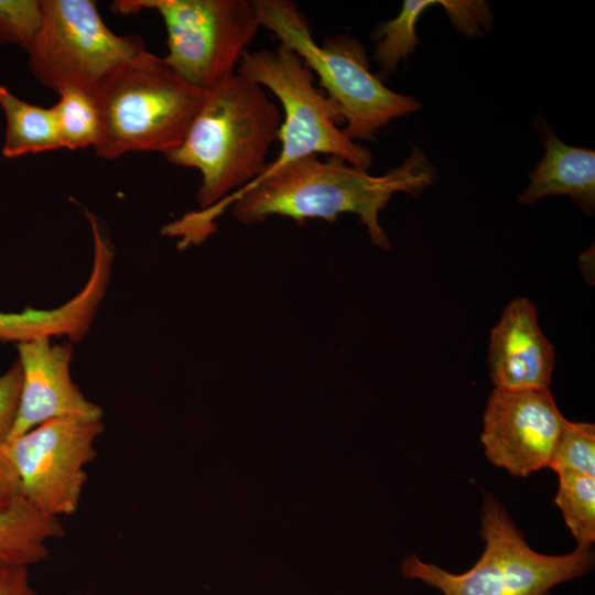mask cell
Instances as JSON below:
<instances>
[{"instance_id": "obj_11", "label": "cell", "mask_w": 595, "mask_h": 595, "mask_svg": "<svg viewBox=\"0 0 595 595\" xmlns=\"http://www.w3.org/2000/svg\"><path fill=\"white\" fill-rule=\"evenodd\" d=\"M22 386L17 415L6 440H13L48 420L102 419V410L85 398L71 377L73 346L39 337L17 344Z\"/></svg>"}, {"instance_id": "obj_4", "label": "cell", "mask_w": 595, "mask_h": 595, "mask_svg": "<svg viewBox=\"0 0 595 595\" xmlns=\"http://www.w3.org/2000/svg\"><path fill=\"white\" fill-rule=\"evenodd\" d=\"M256 6L261 26L317 75L320 88L349 139L374 140L391 120L421 107L415 98L391 90L371 73L366 50L357 40L342 34L320 45L305 15L292 1L256 0Z\"/></svg>"}, {"instance_id": "obj_15", "label": "cell", "mask_w": 595, "mask_h": 595, "mask_svg": "<svg viewBox=\"0 0 595 595\" xmlns=\"http://www.w3.org/2000/svg\"><path fill=\"white\" fill-rule=\"evenodd\" d=\"M64 534L60 518L39 511L22 495L0 507V561L36 564L47 559V542Z\"/></svg>"}, {"instance_id": "obj_5", "label": "cell", "mask_w": 595, "mask_h": 595, "mask_svg": "<svg viewBox=\"0 0 595 595\" xmlns=\"http://www.w3.org/2000/svg\"><path fill=\"white\" fill-rule=\"evenodd\" d=\"M482 537L484 552L464 573L445 571L411 554L403 560L402 574L444 595H545L552 587L584 575L594 565L591 548L576 547L562 555L532 550L491 496L484 504Z\"/></svg>"}, {"instance_id": "obj_24", "label": "cell", "mask_w": 595, "mask_h": 595, "mask_svg": "<svg viewBox=\"0 0 595 595\" xmlns=\"http://www.w3.org/2000/svg\"><path fill=\"white\" fill-rule=\"evenodd\" d=\"M21 495L19 478L6 444L0 445V507Z\"/></svg>"}, {"instance_id": "obj_18", "label": "cell", "mask_w": 595, "mask_h": 595, "mask_svg": "<svg viewBox=\"0 0 595 595\" xmlns=\"http://www.w3.org/2000/svg\"><path fill=\"white\" fill-rule=\"evenodd\" d=\"M52 107L62 148L68 150L95 147L99 134V116L93 95L65 88Z\"/></svg>"}, {"instance_id": "obj_6", "label": "cell", "mask_w": 595, "mask_h": 595, "mask_svg": "<svg viewBox=\"0 0 595 595\" xmlns=\"http://www.w3.org/2000/svg\"><path fill=\"white\" fill-rule=\"evenodd\" d=\"M111 9L121 14L155 10L167 33L164 61L206 93L237 73L261 26L256 0H119Z\"/></svg>"}, {"instance_id": "obj_12", "label": "cell", "mask_w": 595, "mask_h": 595, "mask_svg": "<svg viewBox=\"0 0 595 595\" xmlns=\"http://www.w3.org/2000/svg\"><path fill=\"white\" fill-rule=\"evenodd\" d=\"M488 363L495 389L549 388L555 366L554 348L529 299H515L505 307L490 333Z\"/></svg>"}, {"instance_id": "obj_17", "label": "cell", "mask_w": 595, "mask_h": 595, "mask_svg": "<svg viewBox=\"0 0 595 595\" xmlns=\"http://www.w3.org/2000/svg\"><path fill=\"white\" fill-rule=\"evenodd\" d=\"M554 499L577 547L591 548L595 540V477L561 472Z\"/></svg>"}, {"instance_id": "obj_3", "label": "cell", "mask_w": 595, "mask_h": 595, "mask_svg": "<svg viewBox=\"0 0 595 595\" xmlns=\"http://www.w3.org/2000/svg\"><path fill=\"white\" fill-rule=\"evenodd\" d=\"M205 97L206 91L147 50L112 71L94 95L99 116L97 155L106 160L130 152L167 155L183 142Z\"/></svg>"}, {"instance_id": "obj_22", "label": "cell", "mask_w": 595, "mask_h": 595, "mask_svg": "<svg viewBox=\"0 0 595 595\" xmlns=\"http://www.w3.org/2000/svg\"><path fill=\"white\" fill-rule=\"evenodd\" d=\"M22 386V370L19 360L0 375V445H2L13 425Z\"/></svg>"}, {"instance_id": "obj_1", "label": "cell", "mask_w": 595, "mask_h": 595, "mask_svg": "<svg viewBox=\"0 0 595 595\" xmlns=\"http://www.w3.org/2000/svg\"><path fill=\"white\" fill-rule=\"evenodd\" d=\"M434 178V167L419 149H413L399 166L377 176L337 156L321 160L309 155L258 177L213 208L184 215L183 225L191 236L204 240L213 231V220L228 206L246 225L273 215L296 223L315 218L332 223L343 213H353L359 216L372 244L387 250L391 242L380 226L379 213L394 193L416 194Z\"/></svg>"}, {"instance_id": "obj_21", "label": "cell", "mask_w": 595, "mask_h": 595, "mask_svg": "<svg viewBox=\"0 0 595 595\" xmlns=\"http://www.w3.org/2000/svg\"><path fill=\"white\" fill-rule=\"evenodd\" d=\"M41 23V0H0V45H17L28 52Z\"/></svg>"}, {"instance_id": "obj_20", "label": "cell", "mask_w": 595, "mask_h": 595, "mask_svg": "<svg viewBox=\"0 0 595 595\" xmlns=\"http://www.w3.org/2000/svg\"><path fill=\"white\" fill-rule=\"evenodd\" d=\"M549 468L558 474L570 470L595 477V425L567 421Z\"/></svg>"}, {"instance_id": "obj_14", "label": "cell", "mask_w": 595, "mask_h": 595, "mask_svg": "<svg viewBox=\"0 0 595 595\" xmlns=\"http://www.w3.org/2000/svg\"><path fill=\"white\" fill-rule=\"evenodd\" d=\"M544 155L530 174L519 202L532 204L545 196H569L585 213L595 207V152L563 143L543 122L539 127Z\"/></svg>"}, {"instance_id": "obj_19", "label": "cell", "mask_w": 595, "mask_h": 595, "mask_svg": "<svg viewBox=\"0 0 595 595\" xmlns=\"http://www.w3.org/2000/svg\"><path fill=\"white\" fill-rule=\"evenodd\" d=\"M443 0H405L401 11L392 20L385 21L376 29L374 35L378 39L374 60L382 72L390 75L400 61L404 60L419 43L415 24L422 12Z\"/></svg>"}, {"instance_id": "obj_13", "label": "cell", "mask_w": 595, "mask_h": 595, "mask_svg": "<svg viewBox=\"0 0 595 595\" xmlns=\"http://www.w3.org/2000/svg\"><path fill=\"white\" fill-rule=\"evenodd\" d=\"M113 261V247L105 237L94 238V261L85 286L65 304L52 310L26 307L20 313L0 312V342L22 343L39 337L66 336L80 342L105 296Z\"/></svg>"}, {"instance_id": "obj_9", "label": "cell", "mask_w": 595, "mask_h": 595, "mask_svg": "<svg viewBox=\"0 0 595 595\" xmlns=\"http://www.w3.org/2000/svg\"><path fill=\"white\" fill-rule=\"evenodd\" d=\"M104 428L102 419L58 418L4 442L22 497L45 515L75 513Z\"/></svg>"}, {"instance_id": "obj_16", "label": "cell", "mask_w": 595, "mask_h": 595, "mask_svg": "<svg viewBox=\"0 0 595 595\" xmlns=\"http://www.w3.org/2000/svg\"><path fill=\"white\" fill-rule=\"evenodd\" d=\"M0 108L6 118L1 150L4 158L15 159L62 149L52 107L30 104L1 85Z\"/></svg>"}, {"instance_id": "obj_23", "label": "cell", "mask_w": 595, "mask_h": 595, "mask_svg": "<svg viewBox=\"0 0 595 595\" xmlns=\"http://www.w3.org/2000/svg\"><path fill=\"white\" fill-rule=\"evenodd\" d=\"M0 595H37L30 583L29 566L0 561Z\"/></svg>"}, {"instance_id": "obj_2", "label": "cell", "mask_w": 595, "mask_h": 595, "mask_svg": "<svg viewBox=\"0 0 595 595\" xmlns=\"http://www.w3.org/2000/svg\"><path fill=\"white\" fill-rule=\"evenodd\" d=\"M282 119L262 86L236 73L206 93L183 142L166 160L201 173V210L213 208L261 175Z\"/></svg>"}, {"instance_id": "obj_10", "label": "cell", "mask_w": 595, "mask_h": 595, "mask_svg": "<svg viewBox=\"0 0 595 595\" xmlns=\"http://www.w3.org/2000/svg\"><path fill=\"white\" fill-rule=\"evenodd\" d=\"M567 420L549 388L508 391L488 397L480 441L490 463L527 477L549 467Z\"/></svg>"}, {"instance_id": "obj_8", "label": "cell", "mask_w": 595, "mask_h": 595, "mask_svg": "<svg viewBox=\"0 0 595 595\" xmlns=\"http://www.w3.org/2000/svg\"><path fill=\"white\" fill-rule=\"evenodd\" d=\"M41 6L29 67L51 90L77 88L94 96L112 71L147 51L142 37L112 32L95 1L41 0Z\"/></svg>"}, {"instance_id": "obj_7", "label": "cell", "mask_w": 595, "mask_h": 595, "mask_svg": "<svg viewBox=\"0 0 595 595\" xmlns=\"http://www.w3.org/2000/svg\"><path fill=\"white\" fill-rule=\"evenodd\" d=\"M237 74L268 88L283 109L278 138L281 150L260 176L318 154L340 158L366 171L371 166V152L338 128L333 105L315 86L313 72L295 52L282 44L275 50L248 51L238 65Z\"/></svg>"}]
</instances>
